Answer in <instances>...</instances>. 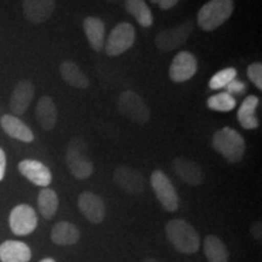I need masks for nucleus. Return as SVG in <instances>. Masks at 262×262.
Masks as SVG:
<instances>
[{"label":"nucleus","mask_w":262,"mask_h":262,"mask_svg":"<svg viewBox=\"0 0 262 262\" xmlns=\"http://www.w3.org/2000/svg\"><path fill=\"white\" fill-rule=\"evenodd\" d=\"M166 238L172 247L182 254H194L198 251L201 241L194 227L183 219H173L165 226Z\"/></svg>","instance_id":"nucleus-1"},{"label":"nucleus","mask_w":262,"mask_h":262,"mask_svg":"<svg viewBox=\"0 0 262 262\" xmlns=\"http://www.w3.org/2000/svg\"><path fill=\"white\" fill-rule=\"evenodd\" d=\"M212 148L220 153L228 163H239L245 155L244 137L232 127H222L216 131L211 140Z\"/></svg>","instance_id":"nucleus-2"},{"label":"nucleus","mask_w":262,"mask_h":262,"mask_svg":"<svg viewBox=\"0 0 262 262\" xmlns=\"http://www.w3.org/2000/svg\"><path fill=\"white\" fill-rule=\"evenodd\" d=\"M234 11L233 0H210L198 11V25L206 32L217 29Z\"/></svg>","instance_id":"nucleus-3"},{"label":"nucleus","mask_w":262,"mask_h":262,"mask_svg":"<svg viewBox=\"0 0 262 262\" xmlns=\"http://www.w3.org/2000/svg\"><path fill=\"white\" fill-rule=\"evenodd\" d=\"M86 143L80 137L71 140L66 150V163L71 173L79 180L90 178L94 171L93 162L88 157Z\"/></svg>","instance_id":"nucleus-4"},{"label":"nucleus","mask_w":262,"mask_h":262,"mask_svg":"<svg viewBox=\"0 0 262 262\" xmlns=\"http://www.w3.org/2000/svg\"><path fill=\"white\" fill-rule=\"evenodd\" d=\"M117 108L119 113L129 118L136 124H146L150 118L149 108L142 97L134 91H124L119 95L117 102Z\"/></svg>","instance_id":"nucleus-5"},{"label":"nucleus","mask_w":262,"mask_h":262,"mask_svg":"<svg viewBox=\"0 0 262 262\" xmlns=\"http://www.w3.org/2000/svg\"><path fill=\"white\" fill-rule=\"evenodd\" d=\"M135 35V28L133 26L127 22H120L111 32L104 44V51L108 56H119L133 47Z\"/></svg>","instance_id":"nucleus-6"},{"label":"nucleus","mask_w":262,"mask_h":262,"mask_svg":"<svg viewBox=\"0 0 262 262\" xmlns=\"http://www.w3.org/2000/svg\"><path fill=\"white\" fill-rule=\"evenodd\" d=\"M150 185L157 199L166 211L173 212L179 208V195L170 179L162 170H156L150 176Z\"/></svg>","instance_id":"nucleus-7"},{"label":"nucleus","mask_w":262,"mask_h":262,"mask_svg":"<svg viewBox=\"0 0 262 262\" xmlns=\"http://www.w3.org/2000/svg\"><path fill=\"white\" fill-rule=\"evenodd\" d=\"M193 28L192 21H187L185 24L178 26V27L164 29L157 35L156 45L159 50L164 52H170L176 50L187 41V39L191 37Z\"/></svg>","instance_id":"nucleus-8"},{"label":"nucleus","mask_w":262,"mask_h":262,"mask_svg":"<svg viewBox=\"0 0 262 262\" xmlns=\"http://www.w3.org/2000/svg\"><path fill=\"white\" fill-rule=\"evenodd\" d=\"M9 225L12 233L16 235H27L32 233L38 225L37 212L32 206L19 204L10 212Z\"/></svg>","instance_id":"nucleus-9"},{"label":"nucleus","mask_w":262,"mask_h":262,"mask_svg":"<svg viewBox=\"0 0 262 262\" xmlns=\"http://www.w3.org/2000/svg\"><path fill=\"white\" fill-rule=\"evenodd\" d=\"M114 181L124 192L130 195H139L145 192L147 181L145 176L130 166H119L114 171Z\"/></svg>","instance_id":"nucleus-10"},{"label":"nucleus","mask_w":262,"mask_h":262,"mask_svg":"<svg viewBox=\"0 0 262 262\" xmlns=\"http://www.w3.org/2000/svg\"><path fill=\"white\" fill-rule=\"evenodd\" d=\"M198 70V62L192 52L182 51L176 55L169 68L170 79L175 83H185L192 79Z\"/></svg>","instance_id":"nucleus-11"},{"label":"nucleus","mask_w":262,"mask_h":262,"mask_svg":"<svg viewBox=\"0 0 262 262\" xmlns=\"http://www.w3.org/2000/svg\"><path fill=\"white\" fill-rule=\"evenodd\" d=\"M78 206L85 217L93 224H100L106 216V206L100 195L93 192H83L78 198Z\"/></svg>","instance_id":"nucleus-12"},{"label":"nucleus","mask_w":262,"mask_h":262,"mask_svg":"<svg viewBox=\"0 0 262 262\" xmlns=\"http://www.w3.org/2000/svg\"><path fill=\"white\" fill-rule=\"evenodd\" d=\"M18 171L25 176L28 181L35 186L48 187L52 181L51 171L47 165L34 159H25L18 164Z\"/></svg>","instance_id":"nucleus-13"},{"label":"nucleus","mask_w":262,"mask_h":262,"mask_svg":"<svg viewBox=\"0 0 262 262\" xmlns=\"http://www.w3.org/2000/svg\"><path fill=\"white\" fill-rule=\"evenodd\" d=\"M25 17L31 24L40 25L48 21L56 8V0H24Z\"/></svg>","instance_id":"nucleus-14"},{"label":"nucleus","mask_w":262,"mask_h":262,"mask_svg":"<svg viewBox=\"0 0 262 262\" xmlns=\"http://www.w3.org/2000/svg\"><path fill=\"white\" fill-rule=\"evenodd\" d=\"M172 169L183 182L189 186H199L204 181V172L198 164L183 157L172 160Z\"/></svg>","instance_id":"nucleus-15"},{"label":"nucleus","mask_w":262,"mask_h":262,"mask_svg":"<svg viewBox=\"0 0 262 262\" xmlns=\"http://www.w3.org/2000/svg\"><path fill=\"white\" fill-rule=\"evenodd\" d=\"M34 97V85L29 80H21L16 85L10 98V110L15 116H22L27 112Z\"/></svg>","instance_id":"nucleus-16"},{"label":"nucleus","mask_w":262,"mask_h":262,"mask_svg":"<svg viewBox=\"0 0 262 262\" xmlns=\"http://www.w3.org/2000/svg\"><path fill=\"white\" fill-rule=\"evenodd\" d=\"M0 125L6 135L22 142H32L34 140V134L26 124L11 114H5L0 118Z\"/></svg>","instance_id":"nucleus-17"},{"label":"nucleus","mask_w":262,"mask_h":262,"mask_svg":"<svg viewBox=\"0 0 262 262\" xmlns=\"http://www.w3.org/2000/svg\"><path fill=\"white\" fill-rule=\"evenodd\" d=\"M32 251L24 242L6 241L0 245V261L2 262H28Z\"/></svg>","instance_id":"nucleus-18"},{"label":"nucleus","mask_w":262,"mask_h":262,"mask_svg":"<svg viewBox=\"0 0 262 262\" xmlns=\"http://www.w3.org/2000/svg\"><path fill=\"white\" fill-rule=\"evenodd\" d=\"M37 120L44 130L54 129L57 123V110L56 104L50 96H42L39 98L37 103Z\"/></svg>","instance_id":"nucleus-19"},{"label":"nucleus","mask_w":262,"mask_h":262,"mask_svg":"<svg viewBox=\"0 0 262 262\" xmlns=\"http://www.w3.org/2000/svg\"><path fill=\"white\" fill-rule=\"evenodd\" d=\"M258 106V98L255 95H249L248 97L244 98L239 107L237 113V119L241 126L247 130H254L260 126L258 119L255 116V111Z\"/></svg>","instance_id":"nucleus-20"},{"label":"nucleus","mask_w":262,"mask_h":262,"mask_svg":"<svg viewBox=\"0 0 262 262\" xmlns=\"http://www.w3.org/2000/svg\"><path fill=\"white\" fill-rule=\"evenodd\" d=\"M60 72L66 83L70 84L75 89H86V88H89V78L80 70L79 66L74 63L73 61L66 60L62 62L60 66Z\"/></svg>","instance_id":"nucleus-21"},{"label":"nucleus","mask_w":262,"mask_h":262,"mask_svg":"<svg viewBox=\"0 0 262 262\" xmlns=\"http://www.w3.org/2000/svg\"><path fill=\"white\" fill-rule=\"evenodd\" d=\"M84 32L86 35L88 41H89L90 47L95 51H101L104 47V24L100 18L90 17L85 18L84 24Z\"/></svg>","instance_id":"nucleus-22"},{"label":"nucleus","mask_w":262,"mask_h":262,"mask_svg":"<svg viewBox=\"0 0 262 262\" xmlns=\"http://www.w3.org/2000/svg\"><path fill=\"white\" fill-rule=\"evenodd\" d=\"M80 237L77 226L68 221H61L51 231V241L57 245H73Z\"/></svg>","instance_id":"nucleus-23"},{"label":"nucleus","mask_w":262,"mask_h":262,"mask_svg":"<svg viewBox=\"0 0 262 262\" xmlns=\"http://www.w3.org/2000/svg\"><path fill=\"white\" fill-rule=\"evenodd\" d=\"M204 254L209 262H227L229 256L226 245L216 235H206L205 237Z\"/></svg>","instance_id":"nucleus-24"},{"label":"nucleus","mask_w":262,"mask_h":262,"mask_svg":"<svg viewBox=\"0 0 262 262\" xmlns=\"http://www.w3.org/2000/svg\"><path fill=\"white\" fill-rule=\"evenodd\" d=\"M125 10L142 27H150L153 15L145 0H125Z\"/></svg>","instance_id":"nucleus-25"},{"label":"nucleus","mask_w":262,"mask_h":262,"mask_svg":"<svg viewBox=\"0 0 262 262\" xmlns=\"http://www.w3.org/2000/svg\"><path fill=\"white\" fill-rule=\"evenodd\" d=\"M38 209L41 216L47 220L54 217L58 209V196L54 189L44 188L39 192Z\"/></svg>","instance_id":"nucleus-26"},{"label":"nucleus","mask_w":262,"mask_h":262,"mask_svg":"<svg viewBox=\"0 0 262 262\" xmlns=\"http://www.w3.org/2000/svg\"><path fill=\"white\" fill-rule=\"evenodd\" d=\"M206 106L216 112H229L237 106V100L234 96L224 91V93L212 95L209 97L206 101Z\"/></svg>","instance_id":"nucleus-27"},{"label":"nucleus","mask_w":262,"mask_h":262,"mask_svg":"<svg viewBox=\"0 0 262 262\" xmlns=\"http://www.w3.org/2000/svg\"><path fill=\"white\" fill-rule=\"evenodd\" d=\"M237 77V70L233 67L225 68L217 73H215L211 77V79L209 80V88L211 90H219L225 88L228 83H231L232 80L235 79Z\"/></svg>","instance_id":"nucleus-28"},{"label":"nucleus","mask_w":262,"mask_h":262,"mask_svg":"<svg viewBox=\"0 0 262 262\" xmlns=\"http://www.w3.org/2000/svg\"><path fill=\"white\" fill-rule=\"evenodd\" d=\"M249 79L253 81V84L258 90H262V64L260 62H254L248 67L247 70Z\"/></svg>","instance_id":"nucleus-29"},{"label":"nucleus","mask_w":262,"mask_h":262,"mask_svg":"<svg viewBox=\"0 0 262 262\" xmlns=\"http://www.w3.org/2000/svg\"><path fill=\"white\" fill-rule=\"evenodd\" d=\"M226 89V93H228L229 95H237V96H242V95H244L247 93L248 88L247 85H245L243 81L241 80H232L231 83H228L227 85L225 86Z\"/></svg>","instance_id":"nucleus-30"},{"label":"nucleus","mask_w":262,"mask_h":262,"mask_svg":"<svg viewBox=\"0 0 262 262\" xmlns=\"http://www.w3.org/2000/svg\"><path fill=\"white\" fill-rule=\"evenodd\" d=\"M180 0H150V3L158 5L160 9L163 10H170L175 6Z\"/></svg>","instance_id":"nucleus-31"},{"label":"nucleus","mask_w":262,"mask_h":262,"mask_svg":"<svg viewBox=\"0 0 262 262\" xmlns=\"http://www.w3.org/2000/svg\"><path fill=\"white\" fill-rule=\"evenodd\" d=\"M250 232L253 234V237L257 241H261L262 238V225L261 221H255L250 227Z\"/></svg>","instance_id":"nucleus-32"},{"label":"nucleus","mask_w":262,"mask_h":262,"mask_svg":"<svg viewBox=\"0 0 262 262\" xmlns=\"http://www.w3.org/2000/svg\"><path fill=\"white\" fill-rule=\"evenodd\" d=\"M5 169H6V156L4 150L0 148V181L4 179Z\"/></svg>","instance_id":"nucleus-33"},{"label":"nucleus","mask_w":262,"mask_h":262,"mask_svg":"<svg viewBox=\"0 0 262 262\" xmlns=\"http://www.w3.org/2000/svg\"><path fill=\"white\" fill-rule=\"evenodd\" d=\"M145 262H160V261L156 260V258H153V257H147L146 260H145Z\"/></svg>","instance_id":"nucleus-34"},{"label":"nucleus","mask_w":262,"mask_h":262,"mask_svg":"<svg viewBox=\"0 0 262 262\" xmlns=\"http://www.w3.org/2000/svg\"><path fill=\"white\" fill-rule=\"evenodd\" d=\"M40 262H56L54 260V258H50V257H48V258H44V260H41Z\"/></svg>","instance_id":"nucleus-35"},{"label":"nucleus","mask_w":262,"mask_h":262,"mask_svg":"<svg viewBox=\"0 0 262 262\" xmlns=\"http://www.w3.org/2000/svg\"><path fill=\"white\" fill-rule=\"evenodd\" d=\"M107 2H111V3H114V2H117V0H107Z\"/></svg>","instance_id":"nucleus-36"}]
</instances>
